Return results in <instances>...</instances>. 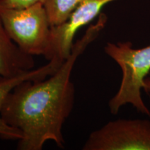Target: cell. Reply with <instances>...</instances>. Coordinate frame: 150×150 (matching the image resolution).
I'll return each mask as SVG.
<instances>
[{"label": "cell", "mask_w": 150, "mask_h": 150, "mask_svg": "<svg viewBox=\"0 0 150 150\" xmlns=\"http://www.w3.org/2000/svg\"><path fill=\"white\" fill-rule=\"evenodd\" d=\"M107 22L101 13L81 38L74 42L72 53L53 74L41 80H27L11 91L4 101L0 115L6 123L21 131L20 150H41L46 142L63 147V126L70 115L75 99L71 74L79 56L98 37Z\"/></svg>", "instance_id": "obj_1"}, {"label": "cell", "mask_w": 150, "mask_h": 150, "mask_svg": "<svg viewBox=\"0 0 150 150\" xmlns=\"http://www.w3.org/2000/svg\"><path fill=\"white\" fill-rule=\"evenodd\" d=\"M45 1L46 0H0V7L20 9L27 8L38 3L45 4Z\"/></svg>", "instance_id": "obj_9"}, {"label": "cell", "mask_w": 150, "mask_h": 150, "mask_svg": "<svg viewBox=\"0 0 150 150\" xmlns=\"http://www.w3.org/2000/svg\"><path fill=\"white\" fill-rule=\"evenodd\" d=\"M60 67L56 60L48 61L47 64L37 69L28 71L18 76L6 77L0 76V110L6 97L16 86L27 80L44 79L55 72ZM22 137L21 131L6 123L0 115V138L3 140H20Z\"/></svg>", "instance_id": "obj_6"}, {"label": "cell", "mask_w": 150, "mask_h": 150, "mask_svg": "<svg viewBox=\"0 0 150 150\" xmlns=\"http://www.w3.org/2000/svg\"><path fill=\"white\" fill-rule=\"evenodd\" d=\"M83 0H46L45 8L51 27L63 23Z\"/></svg>", "instance_id": "obj_8"}, {"label": "cell", "mask_w": 150, "mask_h": 150, "mask_svg": "<svg viewBox=\"0 0 150 150\" xmlns=\"http://www.w3.org/2000/svg\"><path fill=\"white\" fill-rule=\"evenodd\" d=\"M34 67L33 56L24 53L11 38L0 16V76H18Z\"/></svg>", "instance_id": "obj_7"}, {"label": "cell", "mask_w": 150, "mask_h": 150, "mask_svg": "<svg viewBox=\"0 0 150 150\" xmlns=\"http://www.w3.org/2000/svg\"><path fill=\"white\" fill-rule=\"evenodd\" d=\"M83 150H150V121L119 119L94 131Z\"/></svg>", "instance_id": "obj_4"}, {"label": "cell", "mask_w": 150, "mask_h": 150, "mask_svg": "<svg viewBox=\"0 0 150 150\" xmlns=\"http://www.w3.org/2000/svg\"><path fill=\"white\" fill-rule=\"evenodd\" d=\"M131 42H107L104 51L120 67L122 72L121 84L115 95L109 101L110 111L116 115L124 105L131 104L147 115L150 111L141 97L143 82L150 72V45L134 49Z\"/></svg>", "instance_id": "obj_2"}, {"label": "cell", "mask_w": 150, "mask_h": 150, "mask_svg": "<svg viewBox=\"0 0 150 150\" xmlns=\"http://www.w3.org/2000/svg\"><path fill=\"white\" fill-rule=\"evenodd\" d=\"M0 16L11 38L24 53L44 56L48 53L51 24L43 4L15 9L0 7Z\"/></svg>", "instance_id": "obj_3"}, {"label": "cell", "mask_w": 150, "mask_h": 150, "mask_svg": "<svg viewBox=\"0 0 150 150\" xmlns=\"http://www.w3.org/2000/svg\"><path fill=\"white\" fill-rule=\"evenodd\" d=\"M143 89L147 92H150V77L145 78L143 82Z\"/></svg>", "instance_id": "obj_10"}, {"label": "cell", "mask_w": 150, "mask_h": 150, "mask_svg": "<svg viewBox=\"0 0 150 150\" xmlns=\"http://www.w3.org/2000/svg\"><path fill=\"white\" fill-rule=\"evenodd\" d=\"M114 1L117 0H83L63 23L51 27L50 49L45 59H67L72 53L76 32L98 16L105 5Z\"/></svg>", "instance_id": "obj_5"}]
</instances>
